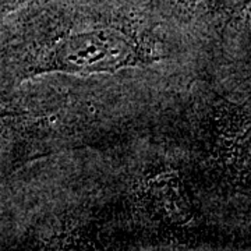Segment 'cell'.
Returning a JSON list of instances; mask_svg holds the SVG:
<instances>
[{
	"label": "cell",
	"mask_w": 251,
	"mask_h": 251,
	"mask_svg": "<svg viewBox=\"0 0 251 251\" xmlns=\"http://www.w3.org/2000/svg\"><path fill=\"white\" fill-rule=\"evenodd\" d=\"M131 57L130 44L113 31H91L67 39L59 52L63 66L78 72H106Z\"/></svg>",
	"instance_id": "cell-1"
}]
</instances>
